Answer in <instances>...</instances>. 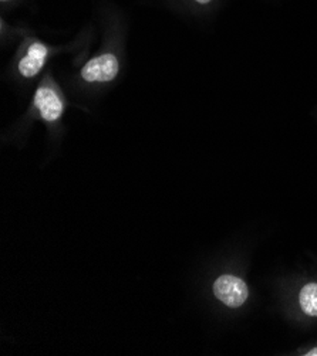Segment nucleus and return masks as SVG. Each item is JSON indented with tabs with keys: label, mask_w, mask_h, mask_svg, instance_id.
Listing matches in <instances>:
<instances>
[{
	"label": "nucleus",
	"mask_w": 317,
	"mask_h": 356,
	"mask_svg": "<svg viewBox=\"0 0 317 356\" xmlns=\"http://www.w3.org/2000/svg\"><path fill=\"white\" fill-rule=\"evenodd\" d=\"M214 294L225 305L238 308L248 300L249 290L245 281L235 275H221L214 284Z\"/></svg>",
	"instance_id": "nucleus-1"
},
{
	"label": "nucleus",
	"mask_w": 317,
	"mask_h": 356,
	"mask_svg": "<svg viewBox=\"0 0 317 356\" xmlns=\"http://www.w3.org/2000/svg\"><path fill=\"white\" fill-rule=\"evenodd\" d=\"M118 61L113 54H102L90 60L82 70V77L88 83H107L117 77Z\"/></svg>",
	"instance_id": "nucleus-2"
},
{
	"label": "nucleus",
	"mask_w": 317,
	"mask_h": 356,
	"mask_svg": "<svg viewBox=\"0 0 317 356\" xmlns=\"http://www.w3.org/2000/svg\"><path fill=\"white\" fill-rule=\"evenodd\" d=\"M34 105L40 111L45 121H56L63 114V102L54 90L49 87H40L34 97Z\"/></svg>",
	"instance_id": "nucleus-3"
},
{
	"label": "nucleus",
	"mask_w": 317,
	"mask_h": 356,
	"mask_svg": "<svg viewBox=\"0 0 317 356\" xmlns=\"http://www.w3.org/2000/svg\"><path fill=\"white\" fill-rule=\"evenodd\" d=\"M47 56V49L40 44L34 43L29 47L27 56L19 63V71L23 77H34L36 76L40 68L45 65Z\"/></svg>",
	"instance_id": "nucleus-4"
},
{
	"label": "nucleus",
	"mask_w": 317,
	"mask_h": 356,
	"mask_svg": "<svg viewBox=\"0 0 317 356\" xmlns=\"http://www.w3.org/2000/svg\"><path fill=\"white\" fill-rule=\"evenodd\" d=\"M300 308L310 316H317V284L310 282L302 289L299 296Z\"/></svg>",
	"instance_id": "nucleus-5"
},
{
	"label": "nucleus",
	"mask_w": 317,
	"mask_h": 356,
	"mask_svg": "<svg viewBox=\"0 0 317 356\" xmlns=\"http://www.w3.org/2000/svg\"><path fill=\"white\" fill-rule=\"evenodd\" d=\"M306 355H307V356H317V348H314V349L309 350Z\"/></svg>",
	"instance_id": "nucleus-6"
},
{
	"label": "nucleus",
	"mask_w": 317,
	"mask_h": 356,
	"mask_svg": "<svg viewBox=\"0 0 317 356\" xmlns=\"http://www.w3.org/2000/svg\"><path fill=\"white\" fill-rule=\"evenodd\" d=\"M195 2H198L199 5H208L210 0H195Z\"/></svg>",
	"instance_id": "nucleus-7"
}]
</instances>
